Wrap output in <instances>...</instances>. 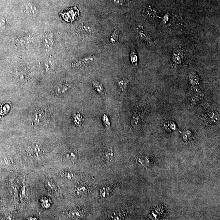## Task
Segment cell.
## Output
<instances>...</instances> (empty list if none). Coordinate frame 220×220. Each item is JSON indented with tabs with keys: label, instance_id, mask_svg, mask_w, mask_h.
I'll return each mask as SVG.
<instances>
[{
	"label": "cell",
	"instance_id": "6da1fadb",
	"mask_svg": "<svg viewBox=\"0 0 220 220\" xmlns=\"http://www.w3.org/2000/svg\"><path fill=\"white\" fill-rule=\"evenodd\" d=\"M95 58V56L94 55L87 56L85 58H82L73 63V66L76 68H82L85 66L94 62Z\"/></svg>",
	"mask_w": 220,
	"mask_h": 220
},
{
	"label": "cell",
	"instance_id": "7a4b0ae2",
	"mask_svg": "<svg viewBox=\"0 0 220 220\" xmlns=\"http://www.w3.org/2000/svg\"><path fill=\"white\" fill-rule=\"evenodd\" d=\"M29 150L33 156L38 157L41 155L43 148L39 144L34 143L29 147Z\"/></svg>",
	"mask_w": 220,
	"mask_h": 220
},
{
	"label": "cell",
	"instance_id": "3957f363",
	"mask_svg": "<svg viewBox=\"0 0 220 220\" xmlns=\"http://www.w3.org/2000/svg\"><path fill=\"white\" fill-rule=\"evenodd\" d=\"M138 30L139 35L140 36V38L147 44L149 45H150L152 42L151 38L149 35L147 34L146 32H145L146 31L144 29L143 27H138Z\"/></svg>",
	"mask_w": 220,
	"mask_h": 220
},
{
	"label": "cell",
	"instance_id": "277c9868",
	"mask_svg": "<svg viewBox=\"0 0 220 220\" xmlns=\"http://www.w3.org/2000/svg\"><path fill=\"white\" fill-rule=\"evenodd\" d=\"M129 84V81L126 78H123L119 81L118 86L120 92L124 93L125 91Z\"/></svg>",
	"mask_w": 220,
	"mask_h": 220
},
{
	"label": "cell",
	"instance_id": "5b68a950",
	"mask_svg": "<svg viewBox=\"0 0 220 220\" xmlns=\"http://www.w3.org/2000/svg\"><path fill=\"white\" fill-rule=\"evenodd\" d=\"M78 155L75 150H70L67 151L64 155V158L67 161H73L77 159Z\"/></svg>",
	"mask_w": 220,
	"mask_h": 220
},
{
	"label": "cell",
	"instance_id": "8992f818",
	"mask_svg": "<svg viewBox=\"0 0 220 220\" xmlns=\"http://www.w3.org/2000/svg\"><path fill=\"white\" fill-rule=\"evenodd\" d=\"M70 88L71 86L69 84H62V85L57 87L56 89V92L58 95L64 94L67 92L70 89Z\"/></svg>",
	"mask_w": 220,
	"mask_h": 220
},
{
	"label": "cell",
	"instance_id": "52a82bcc",
	"mask_svg": "<svg viewBox=\"0 0 220 220\" xmlns=\"http://www.w3.org/2000/svg\"><path fill=\"white\" fill-rule=\"evenodd\" d=\"M93 86L94 89L100 95H102V96H104L105 95L104 87H103L101 83H99L98 81H94L93 82Z\"/></svg>",
	"mask_w": 220,
	"mask_h": 220
},
{
	"label": "cell",
	"instance_id": "ba28073f",
	"mask_svg": "<svg viewBox=\"0 0 220 220\" xmlns=\"http://www.w3.org/2000/svg\"><path fill=\"white\" fill-rule=\"evenodd\" d=\"M176 52L173 54V58H172L174 63H176V64H179V63H181L182 62V59H183V52L181 50H178Z\"/></svg>",
	"mask_w": 220,
	"mask_h": 220
},
{
	"label": "cell",
	"instance_id": "9c48e42d",
	"mask_svg": "<svg viewBox=\"0 0 220 220\" xmlns=\"http://www.w3.org/2000/svg\"><path fill=\"white\" fill-rule=\"evenodd\" d=\"M44 119H45V115L43 111L41 110H39L33 116L34 121L37 124L42 122Z\"/></svg>",
	"mask_w": 220,
	"mask_h": 220
},
{
	"label": "cell",
	"instance_id": "30bf717a",
	"mask_svg": "<svg viewBox=\"0 0 220 220\" xmlns=\"http://www.w3.org/2000/svg\"><path fill=\"white\" fill-rule=\"evenodd\" d=\"M130 60L133 64L136 65L137 64L138 57L134 49L132 50L130 54Z\"/></svg>",
	"mask_w": 220,
	"mask_h": 220
},
{
	"label": "cell",
	"instance_id": "8fae6325",
	"mask_svg": "<svg viewBox=\"0 0 220 220\" xmlns=\"http://www.w3.org/2000/svg\"><path fill=\"white\" fill-rule=\"evenodd\" d=\"M83 118L79 113H77L75 114L74 117V122L76 125L78 126H80L81 125Z\"/></svg>",
	"mask_w": 220,
	"mask_h": 220
},
{
	"label": "cell",
	"instance_id": "7c38bea8",
	"mask_svg": "<svg viewBox=\"0 0 220 220\" xmlns=\"http://www.w3.org/2000/svg\"><path fill=\"white\" fill-rule=\"evenodd\" d=\"M183 140L186 142H187V141H189L192 140L193 136H192V134L191 131H186L184 132L183 134Z\"/></svg>",
	"mask_w": 220,
	"mask_h": 220
},
{
	"label": "cell",
	"instance_id": "4fadbf2b",
	"mask_svg": "<svg viewBox=\"0 0 220 220\" xmlns=\"http://www.w3.org/2000/svg\"><path fill=\"white\" fill-rule=\"evenodd\" d=\"M69 216L73 218H77L81 217L82 214L80 211L78 210H74L72 211L69 214Z\"/></svg>",
	"mask_w": 220,
	"mask_h": 220
},
{
	"label": "cell",
	"instance_id": "5bb4252c",
	"mask_svg": "<svg viewBox=\"0 0 220 220\" xmlns=\"http://www.w3.org/2000/svg\"><path fill=\"white\" fill-rule=\"evenodd\" d=\"M119 39V35L117 32L114 31L109 38V41L112 43H116Z\"/></svg>",
	"mask_w": 220,
	"mask_h": 220
},
{
	"label": "cell",
	"instance_id": "9a60e30c",
	"mask_svg": "<svg viewBox=\"0 0 220 220\" xmlns=\"http://www.w3.org/2000/svg\"><path fill=\"white\" fill-rule=\"evenodd\" d=\"M62 176L70 180L73 179L74 177V175L69 172H62Z\"/></svg>",
	"mask_w": 220,
	"mask_h": 220
},
{
	"label": "cell",
	"instance_id": "2e32d148",
	"mask_svg": "<svg viewBox=\"0 0 220 220\" xmlns=\"http://www.w3.org/2000/svg\"><path fill=\"white\" fill-rule=\"evenodd\" d=\"M87 191V188L84 186H79L76 190L77 194L78 195H84L86 193Z\"/></svg>",
	"mask_w": 220,
	"mask_h": 220
},
{
	"label": "cell",
	"instance_id": "e0dca14e",
	"mask_svg": "<svg viewBox=\"0 0 220 220\" xmlns=\"http://www.w3.org/2000/svg\"><path fill=\"white\" fill-rule=\"evenodd\" d=\"M102 120L104 122V125L106 128L110 127V123L109 122V119L106 115H104L102 117Z\"/></svg>",
	"mask_w": 220,
	"mask_h": 220
},
{
	"label": "cell",
	"instance_id": "ac0fdd59",
	"mask_svg": "<svg viewBox=\"0 0 220 220\" xmlns=\"http://www.w3.org/2000/svg\"><path fill=\"white\" fill-rule=\"evenodd\" d=\"M6 24V21L5 18H0V30H2L5 28Z\"/></svg>",
	"mask_w": 220,
	"mask_h": 220
},
{
	"label": "cell",
	"instance_id": "d6986e66",
	"mask_svg": "<svg viewBox=\"0 0 220 220\" xmlns=\"http://www.w3.org/2000/svg\"><path fill=\"white\" fill-rule=\"evenodd\" d=\"M111 1L114 3L118 5H122L124 3V0H111Z\"/></svg>",
	"mask_w": 220,
	"mask_h": 220
},
{
	"label": "cell",
	"instance_id": "ffe728a7",
	"mask_svg": "<svg viewBox=\"0 0 220 220\" xmlns=\"http://www.w3.org/2000/svg\"><path fill=\"white\" fill-rule=\"evenodd\" d=\"M30 218V219H29L30 220H37V218H35V217H33V218H32V217H31Z\"/></svg>",
	"mask_w": 220,
	"mask_h": 220
}]
</instances>
